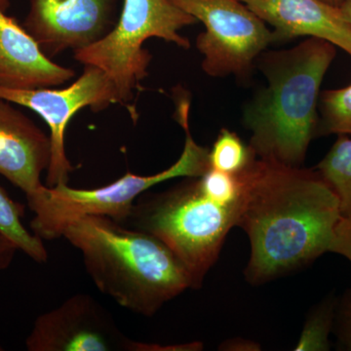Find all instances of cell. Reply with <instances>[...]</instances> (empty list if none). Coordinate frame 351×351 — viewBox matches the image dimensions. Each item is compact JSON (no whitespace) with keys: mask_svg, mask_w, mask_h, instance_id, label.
Instances as JSON below:
<instances>
[{"mask_svg":"<svg viewBox=\"0 0 351 351\" xmlns=\"http://www.w3.org/2000/svg\"><path fill=\"white\" fill-rule=\"evenodd\" d=\"M219 350L225 351H258L261 350V346L252 339H230L223 341L219 346Z\"/></svg>","mask_w":351,"mask_h":351,"instance_id":"23","label":"cell"},{"mask_svg":"<svg viewBox=\"0 0 351 351\" xmlns=\"http://www.w3.org/2000/svg\"><path fill=\"white\" fill-rule=\"evenodd\" d=\"M338 299L329 295L311 309L302 328L295 351L331 350L330 335L334 330Z\"/></svg>","mask_w":351,"mask_h":351,"instance_id":"16","label":"cell"},{"mask_svg":"<svg viewBox=\"0 0 351 351\" xmlns=\"http://www.w3.org/2000/svg\"><path fill=\"white\" fill-rule=\"evenodd\" d=\"M255 152L249 145L244 144L235 132L223 128L209 149L210 168L239 175L255 160Z\"/></svg>","mask_w":351,"mask_h":351,"instance_id":"17","label":"cell"},{"mask_svg":"<svg viewBox=\"0 0 351 351\" xmlns=\"http://www.w3.org/2000/svg\"><path fill=\"white\" fill-rule=\"evenodd\" d=\"M203 350V343L199 341L179 346H158L129 339L127 350L131 351H199Z\"/></svg>","mask_w":351,"mask_h":351,"instance_id":"21","label":"cell"},{"mask_svg":"<svg viewBox=\"0 0 351 351\" xmlns=\"http://www.w3.org/2000/svg\"><path fill=\"white\" fill-rule=\"evenodd\" d=\"M51 141L13 103L0 98V175L25 195L43 188L41 174L51 161Z\"/></svg>","mask_w":351,"mask_h":351,"instance_id":"11","label":"cell"},{"mask_svg":"<svg viewBox=\"0 0 351 351\" xmlns=\"http://www.w3.org/2000/svg\"><path fill=\"white\" fill-rule=\"evenodd\" d=\"M3 350V348H2V346L0 345V351Z\"/></svg>","mask_w":351,"mask_h":351,"instance_id":"26","label":"cell"},{"mask_svg":"<svg viewBox=\"0 0 351 351\" xmlns=\"http://www.w3.org/2000/svg\"><path fill=\"white\" fill-rule=\"evenodd\" d=\"M7 0H0V87L34 90L59 86L75 71L51 61L25 27L6 15Z\"/></svg>","mask_w":351,"mask_h":351,"instance_id":"13","label":"cell"},{"mask_svg":"<svg viewBox=\"0 0 351 351\" xmlns=\"http://www.w3.org/2000/svg\"><path fill=\"white\" fill-rule=\"evenodd\" d=\"M0 98L34 110L49 127L52 154L46 180L49 188L68 184L69 174L75 170L64 149V133L73 115L84 108L99 112L119 104L112 80L93 66H85L82 75L69 87L34 90L0 87Z\"/></svg>","mask_w":351,"mask_h":351,"instance_id":"8","label":"cell"},{"mask_svg":"<svg viewBox=\"0 0 351 351\" xmlns=\"http://www.w3.org/2000/svg\"><path fill=\"white\" fill-rule=\"evenodd\" d=\"M126 339L89 295L77 294L36 318L29 351L126 350Z\"/></svg>","mask_w":351,"mask_h":351,"instance_id":"9","label":"cell"},{"mask_svg":"<svg viewBox=\"0 0 351 351\" xmlns=\"http://www.w3.org/2000/svg\"><path fill=\"white\" fill-rule=\"evenodd\" d=\"M197 22L171 0H124L117 25L96 43L75 51L73 57L101 69L114 85L119 104L126 105L147 75L152 55L144 49L145 41L161 38L189 49L191 43L180 31Z\"/></svg>","mask_w":351,"mask_h":351,"instance_id":"6","label":"cell"},{"mask_svg":"<svg viewBox=\"0 0 351 351\" xmlns=\"http://www.w3.org/2000/svg\"><path fill=\"white\" fill-rule=\"evenodd\" d=\"M315 169L338 195L343 217L351 218V138L339 135Z\"/></svg>","mask_w":351,"mask_h":351,"instance_id":"14","label":"cell"},{"mask_svg":"<svg viewBox=\"0 0 351 351\" xmlns=\"http://www.w3.org/2000/svg\"><path fill=\"white\" fill-rule=\"evenodd\" d=\"M176 119L186 133L181 156L172 166L152 176L127 173L119 180L93 189H73L68 184L49 188L44 186L38 193L27 196V204L34 213L31 228L41 239L61 237L64 228L84 216H105L125 225L135 201L143 193L161 182L176 178H197L210 169L209 149L198 145L189 130V110L182 108Z\"/></svg>","mask_w":351,"mask_h":351,"instance_id":"5","label":"cell"},{"mask_svg":"<svg viewBox=\"0 0 351 351\" xmlns=\"http://www.w3.org/2000/svg\"><path fill=\"white\" fill-rule=\"evenodd\" d=\"M321 1L330 4V5L332 6L339 7L343 4V2L345 1V0H321Z\"/></svg>","mask_w":351,"mask_h":351,"instance_id":"25","label":"cell"},{"mask_svg":"<svg viewBox=\"0 0 351 351\" xmlns=\"http://www.w3.org/2000/svg\"><path fill=\"white\" fill-rule=\"evenodd\" d=\"M239 176L237 226L250 241L249 283L269 282L330 251L343 215L338 195L317 170L256 157Z\"/></svg>","mask_w":351,"mask_h":351,"instance_id":"1","label":"cell"},{"mask_svg":"<svg viewBox=\"0 0 351 351\" xmlns=\"http://www.w3.org/2000/svg\"><path fill=\"white\" fill-rule=\"evenodd\" d=\"M17 250H19L17 246L0 232V271L10 265Z\"/></svg>","mask_w":351,"mask_h":351,"instance_id":"22","label":"cell"},{"mask_svg":"<svg viewBox=\"0 0 351 351\" xmlns=\"http://www.w3.org/2000/svg\"><path fill=\"white\" fill-rule=\"evenodd\" d=\"M239 209L240 202H219L202 189L199 178H188L163 193H143L124 226L162 241L188 269L196 289L218 261L226 235L237 226Z\"/></svg>","mask_w":351,"mask_h":351,"instance_id":"4","label":"cell"},{"mask_svg":"<svg viewBox=\"0 0 351 351\" xmlns=\"http://www.w3.org/2000/svg\"><path fill=\"white\" fill-rule=\"evenodd\" d=\"M61 237L80 251L88 274L103 294L145 317L193 289L188 269L162 241L108 217L76 219Z\"/></svg>","mask_w":351,"mask_h":351,"instance_id":"3","label":"cell"},{"mask_svg":"<svg viewBox=\"0 0 351 351\" xmlns=\"http://www.w3.org/2000/svg\"><path fill=\"white\" fill-rule=\"evenodd\" d=\"M339 9H341L345 19L351 25V0H345L343 4L339 6Z\"/></svg>","mask_w":351,"mask_h":351,"instance_id":"24","label":"cell"},{"mask_svg":"<svg viewBox=\"0 0 351 351\" xmlns=\"http://www.w3.org/2000/svg\"><path fill=\"white\" fill-rule=\"evenodd\" d=\"M332 332L339 348L351 351V288L338 300Z\"/></svg>","mask_w":351,"mask_h":351,"instance_id":"19","label":"cell"},{"mask_svg":"<svg viewBox=\"0 0 351 351\" xmlns=\"http://www.w3.org/2000/svg\"><path fill=\"white\" fill-rule=\"evenodd\" d=\"M274 27L276 43L301 36L323 39L351 57V25L339 7L321 0H241Z\"/></svg>","mask_w":351,"mask_h":351,"instance_id":"12","label":"cell"},{"mask_svg":"<svg viewBox=\"0 0 351 351\" xmlns=\"http://www.w3.org/2000/svg\"><path fill=\"white\" fill-rule=\"evenodd\" d=\"M112 13V0H31L24 27L50 58L103 38Z\"/></svg>","mask_w":351,"mask_h":351,"instance_id":"10","label":"cell"},{"mask_svg":"<svg viewBox=\"0 0 351 351\" xmlns=\"http://www.w3.org/2000/svg\"><path fill=\"white\" fill-rule=\"evenodd\" d=\"M24 215L25 207L9 197L0 186V232L34 262L46 263L48 252L43 239L25 228L22 221Z\"/></svg>","mask_w":351,"mask_h":351,"instance_id":"15","label":"cell"},{"mask_svg":"<svg viewBox=\"0 0 351 351\" xmlns=\"http://www.w3.org/2000/svg\"><path fill=\"white\" fill-rule=\"evenodd\" d=\"M171 1L205 25L196 46L208 75L248 77L258 58L276 43L274 32L241 0Z\"/></svg>","mask_w":351,"mask_h":351,"instance_id":"7","label":"cell"},{"mask_svg":"<svg viewBox=\"0 0 351 351\" xmlns=\"http://www.w3.org/2000/svg\"><path fill=\"white\" fill-rule=\"evenodd\" d=\"M336 55L334 44L308 38L290 49L263 52L258 58L267 86L246 106L243 122L258 158L302 165L318 135L320 87Z\"/></svg>","mask_w":351,"mask_h":351,"instance_id":"2","label":"cell"},{"mask_svg":"<svg viewBox=\"0 0 351 351\" xmlns=\"http://www.w3.org/2000/svg\"><path fill=\"white\" fill-rule=\"evenodd\" d=\"M321 119L318 135H351V84L325 90L319 98Z\"/></svg>","mask_w":351,"mask_h":351,"instance_id":"18","label":"cell"},{"mask_svg":"<svg viewBox=\"0 0 351 351\" xmlns=\"http://www.w3.org/2000/svg\"><path fill=\"white\" fill-rule=\"evenodd\" d=\"M329 252L343 256L351 263V218L339 219Z\"/></svg>","mask_w":351,"mask_h":351,"instance_id":"20","label":"cell"}]
</instances>
